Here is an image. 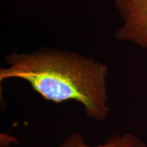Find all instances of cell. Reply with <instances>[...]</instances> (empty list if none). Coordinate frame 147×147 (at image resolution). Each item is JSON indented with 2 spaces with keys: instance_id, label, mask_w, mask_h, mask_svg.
I'll list each match as a JSON object with an SVG mask.
<instances>
[{
  "instance_id": "obj_1",
  "label": "cell",
  "mask_w": 147,
  "mask_h": 147,
  "mask_svg": "<svg viewBox=\"0 0 147 147\" xmlns=\"http://www.w3.org/2000/svg\"><path fill=\"white\" fill-rule=\"evenodd\" d=\"M0 81L18 78L30 84L44 99L57 104L74 100L86 115L98 122L110 111L107 91L108 66L74 51L42 49L31 53L16 51L5 57Z\"/></svg>"
},
{
  "instance_id": "obj_2",
  "label": "cell",
  "mask_w": 147,
  "mask_h": 147,
  "mask_svg": "<svg viewBox=\"0 0 147 147\" xmlns=\"http://www.w3.org/2000/svg\"><path fill=\"white\" fill-rule=\"evenodd\" d=\"M124 23L116 39L131 42L147 49V0H114Z\"/></svg>"
},
{
  "instance_id": "obj_3",
  "label": "cell",
  "mask_w": 147,
  "mask_h": 147,
  "mask_svg": "<svg viewBox=\"0 0 147 147\" xmlns=\"http://www.w3.org/2000/svg\"><path fill=\"white\" fill-rule=\"evenodd\" d=\"M59 147H147V146L136 136L129 133L112 136L104 144L89 146L84 142L81 134L78 132H74L70 134Z\"/></svg>"
}]
</instances>
